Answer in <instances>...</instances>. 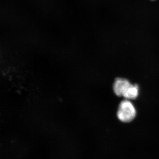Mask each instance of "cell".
Wrapping results in <instances>:
<instances>
[{
  "label": "cell",
  "mask_w": 159,
  "mask_h": 159,
  "mask_svg": "<svg viewBox=\"0 0 159 159\" xmlns=\"http://www.w3.org/2000/svg\"><path fill=\"white\" fill-rule=\"evenodd\" d=\"M137 112L134 106L130 100L125 99L119 103L117 111V117L121 122L127 123L135 118Z\"/></svg>",
  "instance_id": "1"
},
{
  "label": "cell",
  "mask_w": 159,
  "mask_h": 159,
  "mask_svg": "<svg viewBox=\"0 0 159 159\" xmlns=\"http://www.w3.org/2000/svg\"><path fill=\"white\" fill-rule=\"evenodd\" d=\"M132 84L128 80L123 78H116L113 84V91L118 97H124Z\"/></svg>",
  "instance_id": "2"
},
{
  "label": "cell",
  "mask_w": 159,
  "mask_h": 159,
  "mask_svg": "<svg viewBox=\"0 0 159 159\" xmlns=\"http://www.w3.org/2000/svg\"><path fill=\"white\" fill-rule=\"evenodd\" d=\"M139 95V86L137 84H132L127 93L124 98L125 99L131 100L136 99Z\"/></svg>",
  "instance_id": "3"
}]
</instances>
